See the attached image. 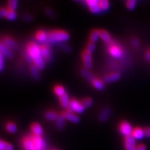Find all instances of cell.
Returning a JSON list of instances; mask_svg holds the SVG:
<instances>
[{
	"label": "cell",
	"instance_id": "obj_21",
	"mask_svg": "<svg viewBox=\"0 0 150 150\" xmlns=\"http://www.w3.org/2000/svg\"><path fill=\"white\" fill-rule=\"evenodd\" d=\"M100 38V30H93L90 35V42H92V43H96L99 40Z\"/></svg>",
	"mask_w": 150,
	"mask_h": 150
},
{
	"label": "cell",
	"instance_id": "obj_4",
	"mask_svg": "<svg viewBox=\"0 0 150 150\" xmlns=\"http://www.w3.org/2000/svg\"><path fill=\"white\" fill-rule=\"evenodd\" d=\"M119 130L122 135L126 137L132 134L133 129L131 125L127 121H122L119 125Z\"/></svg>",
	"mask_w": 150,
	"mask_h": 150
},
{
	"label": "cell",
	"instance_id": "obj_41",
	"mask_svg": "<svg viewBox=\"0 0 150 150\" xmlns=\"http://www.w3.org/2000/svg\"><path fill=\"white\" fill-rule=\"evenodd\" d=\"M4 67V56L0 53V71L3 70Z\"/></svg>",
	"mask_w": 150,
	"mask_h": 150
},
{
	"label": "cell",
	"instance_id": "obj_10",
	"mask_svg": "<svg viewBox=\"0 0 150 150\" xmlns=\"http://www.w3.org/2000/svg\"><path fill=\"white\" fill-rule=\"evenodd\" d=\"M63 115L64 116L66 120L71 122L73 123H78L79 121H80V119H79L78 115L74 114V112H70L69 111L64 112L63 113Z\"/></svg>",
	"mask_w": 150,
	"mask_h": 150
},
{
	"label": "cell",
	"instance_id": "obj_7",
	"mask_svg": "<svg viewBox=\"0 0 150 150\" xmlns=\"http://www.w3.org/2000/svg\"><path fill=\"white\" fill-rule=\"evenodd\" d=\"M124 145L125 150H136L137 147L136 145V140L132 135L125 137Z\"/></svg>",
	"mask_w": 150,
	"mask_h": 150
},
{
	"label": "cell",
	"instance_id": "obj_26",
	"mask_svg": "<svg viewBox=\"0 0 150 150\" xmlns=\"http://www.w3.org/2000/svg\"><path fill=\"white\" fill-rule=\"evenodd\" d=\"M81 74L84 78H85L86 79H87V80L90 81L91 82H92L93 79L95 78V77H94L93 74L86 69H82L81 71Z\"/></svg>",
	"mask_w": 150,
	"mask_h": 150
},
{
	"label": "cell",
	"instance_id": "obj_34",
	"mask_svg": "<svg viewBox=\"0 0 150 150\" xmlns=\"http://www.w3.org/2000/svg\"><path fill=\"white\" fill-rule=\"evenodd\" d=\"M95 48H96L95 44L94 43H92V42H90V43L87 45L85 51L87 53L91 54L94 52V51H95Z\"/></svg>",
	"mask_w": 150,
	"mask_h": 150
},
{
	"label": "cell",
	"instance_id": "obj_19",
	"mask_svg": "<svg viewBox=\"0 0 150 150\" xmlns=\"http://www.w3.org/2000/svg\"><path fill=\"white\" fill-rule=\"evenodd\" d=\"M131 135L133 136V137L135 139H138V140L143 139L144 136H145L144 129L140 128H138V127L135 128L134 129H133L132 134Z\"/></svg>",
	"mask_w": 150,
	"mask_h": 150
},
{
	"label": "cell",
	"instance_id": "obj_3",
	"mask_svg": "<svg viewBox=\"0 0 150 150\" xmlns=\"http://www.w3.org/2000/svg\"><path fill=\"white\" fill-rule=\"evenodd\" d=\"M84 108L81 102H79L78 100L76 99H73L70 102V105L68 111L72 112H76L77 114H81L84 111Z\"/></svg>",
	"mask_w": 150,
	"mask_h": 150
},
{
	"label": "cell",
	"instance_id": "obj_44",
	"mask_svg": "<svg viewBox=\"0 0 150 150\" xmlns=\"http://www.w3.org/2000/svg\"><path fill=\"white\" fill-rule=\"evenodd\" d=\"M144 135L146 136V137L150 138V128H144Z\"/></svg>",
	"mask_w": 150,
	"mask_h": 150
},
{
	"label": "cell",
	"instance_id": "obj_40",
	"mask_svg": "<svg viewBox=\"0 0 150 150\" xmlns=\"http://www.w3.org/2000/svg\"><path fill=\"white\" fill-rule=\"evenodd\" d=\"M22 18L24 21L28 22H30L33 20V16L30 15V14H25V15H23Z\"/></svg>",
	"mask_w": 150,
	"mask_h": 150
},
{
	"label": "cell",
	"instance_id": "obj_23",
	"mask_svg": "<svg viewBox=\"0 0 150 150\" xmlns=\"http://www.w3.org/2000/svg\"><path fill=\"white\" fill-rule=\"evenodd\" d=\"M100 38L103 41L106 43H111V36L108 33V32H107L106 30H100Z\"/></svg>",
	"mask_w": 150,
	"mask_h": 150
},
{
	"label": "cell",
	"instance_id": "obj_32",
	"mask_svg": "<svg viewBox=\"0 0 150 150\" xmlns=\"http://www.w3.org/2000/svg\"><path fill=\"white\" fill-rule=\"evenodd\" d=\"M81 104L83 105V106H84V108H88L92 106L93 105V100L92 99H91L90 98H86L83 99L81 101Z\"/></svg>",
	"mask_w": 150,
	"mask_h": 150
},
{
	"label": "cell",
	"instance_id": "obj_46",
	"mask_svg": "<svg viewBox=\"0 0 150 150\" xmlns=\"http://www.w3.org/2000/svg\"><path fill=\"white\" fill-rule=\"evenodd\" d=\"M145 58L148 62H150V50L147 51V53H146V55H145Z\"/></svg>",
	"mask_w": 150,
	"mask_h": 150
},
{
	"label": "cell",
	"instance_id": "obj_6",
	"mask_svg": "<svg viewBox=\"0 0 150 150\" xmlns=\"http://www.w3.org/2000/svg\"><path fill=\"white\" fill-rule=\"evenodd\" d=\"M31 138L33 141L36 150H45L46 149V143L41 137H37V136L33 135L31 136Z\"/></svg>",
	"mask_w": 150,
	"mask_h": 150
},
{
	"label": "cell",
	"instance_id": "obj_11",
	"mask_svg": "<svg viewBox=\"0 0 150 150\" xmlns=\"http://www.w3.org/2000/svg\"><path fill=\"white\" fill-rule=\"evenodd\" d=\"M120 78V74L118 73H112L106 75L103 79V81L106 84L115 83L118 81Z\"/></svg>",
	"mask_w": 150,
	"mask_h": 150
},
{
	"label": "cell",
	"instance_id": "obj_2",
	"mask_svg": "<svg viewBox=\"0 0 150 150\" xmlns=\"http://www.w3.org/2000/svg\"><path fill=\"white\" fill-rule=\"evenodd\" d=\"M26 58L31 62L42 58L40 51V46L33 42L29 43L27 46L26 49Z\"/></svg>",
	"mask_w": 150,
	"mask_h": 150
},
{
	"label": "cell",
	"instance_id": "obj_16",
	"mask_svg": "<svg viewBox=\"0 0 150 150\" xmlns=\"http://www.w3.org/2000/svg\"><path fill=\"white\" fill-rule=\"evenodd\" d=\"M111 110L109 108H106L104 110H103L100 114L99 116V120L101 122H105L108 120L109 119V118L111 116Z\"/></svg>",
	"mask_w": 150,
	"mask_h": 150
},
{
	"label": "cell",
	"instance_id": "obj_30",
	"mask_svg": "<svg viewBox=\"0 0 150 150\" xmlns=\"http://www.w3.org/2000/svg\"><path fill=\"white\" fill-rule=\"evenodd\" d=\"M6 129L8 132L10 133H15L17 131V126L12 122L8 123L6 125Z\"/></svg>",
	"mask_w": 150,
	"mask_h": 150
},
{
	"label": "cell",
	"instance_id": "obj_8",
	"mask_svg": "<svg viewBox=\"0 0 150 150\" xmlns=\"http://www.w3.org/2000/svg\"><path fill=\"white\" fill-rule=\"evenodd\" d=\"M109 52L110 54L115 58H120L123 55V51L118 45L111 44L109 48Z\"/></svg>",
	"mask_w": 150,
	"mask_h": 150
},
{
	"label": "cell",
	"instance_id": "obj_17",
	"mask_svg": "<svg viewBox=\"0 0 150 150\" xmlns=\"http://www.w3.org/2000/svg\"><path fill=\"white\" fill-rule=\"evenodd\" d=\"M59 100L60 105H62V106L63 108H67V109L69 108L71 100H70L69 97L68 95V94L66 93L64 95L60 96L59 98Z\"/></svg>",
	"mask_w": 150,
	"mask_h": 150
},
{
	"label": "cell",
	"instance_id": "obj_18",
	"mask_svg": "<svg viewBox=\"0 0 150 150\" xmlns=\"http://www.w3.org/2000/svg\"><path fill=\"white\" fill-rule=\"evenodd\" d=\"M35 37L36 39L40 43H45L46 41H48V33L44 31L40 30L36 33Z\"/></svg>",
	"mask_w": 150,
	"mask_h": 150
},
{
	"label": "cell",
	"instance_id": "obj_39",
	"mask_svg": "<svg viewBox=\"0 0 150 150\" xmlns=\"http://www.w3.org/2000/svg\"><path fill=\"white\" fill-rule=\"evenodd\" d=\"M9 9L5 8H0V18H6Z\"/></svg>",
	"mask_w": 150,
	"mask_h": 150
},
{
	"label": "cell",
	"instance_id": "obj_28",
	"mask_svg": "<svg viewBox=\"0 0 150 150\" xmlns=\"http://www.w3.org/2000/svg\"><path fill=\"white\" fill-rule=\"evenodd\" d=\"M18 7V0H8V9L11 11H16Z\"/></svg>",
	"mask_w": 150,
	"mask_h": 150
},
{
	"label": "cell",
	"instance_id": "obj_33",
	"mask_svg": "<svg viewBox=\"0 0 150 150\" xmlns=\"http://www.w3.org/2000/svg\"><path fill=\"white\" fill-rule=\"evenodd\" d=\"M6 18L7 19V20H8L9 21L15 20L17 18V13L15 11L9 10Z\"/></svg>",
	"mask_w": 150,
	"mask_h": 150
},
{
	"label": "cell",
	"instance_id": "obj_45",
	"mask_svg": "<svg viewBox=\"0 0 150 150\" xmlns=\"http://www.w3.org/2000/svg\"><path fill=\"white\" fill-rule=\"evenodd\" d=\"M132 45L135 47V48H137L139 45V41L137 39H133L132 40Z\"/></svg>",
	"mask_w": 150,
	"mask_h": 150
},
{
	"label": "cell",
	"instance_id": "obj_43",
	"mask_svg": "<svg viewBox=\"0 0 150 150\" xmlns=\"http://www.w3.org/2000/svg\"><path fill=\"white\" fill-rule=\"evenodd\" d=\"M136 150H146V148L144 144H140L138 145Z\"/></svg>",
	"mask_w": 150,
	"mask_h": 150
},
{
	"label": "cell",
	"instance_id": "obj_27",
	"mask_svg": "<svg viewBox=\"0 0 150 150\" xmlns=\"http://www.w3.org/2000/svg\"><path fill=\"white\" fill-rule=\"evenodd\" d=\"M0 150H14V147L11 144L0 139Z\"/></svg>",
	"mask_w": 150,
	"mask_h": 150
},
{
	"label": "cell",
	"instance_id": "obj_24",
	"mask_svg": "<svg viewBox=\"0 0 150 150\" xmlns=\"http://www.w3.org/2000/svg\"><path fill=\"white\" fill-rule=\"evenodd\" d=\"M65 120L66 119L63 115H59L57 120L56 121V126L58 129L62 130L64 128Z\"/></svg>",
	"mask_w": 150,
	"mask_h": 150
},
{
	"label": "cell",
	"instance_id": "obj_20",
	"mask_svg": "<svg viewBox=\"0 0 150 150\" xmlns=\"http://www.w3.org/2000/svg\"><path fill=\"white\" fill-rule=\"evenodd\" d=\"M30 73L31 74V76L33 77L35 80H39L41 78V75L39 68L36 67V66L32 65L30 68Z\"/></svg>",
	"mask_w": 150,
	"mask_h": 150
},
{
	"label": "cell",
	"instance_id": "obj_38",
	"mask_svg": "<svg viewBox=\"0 0 150 150\" xmlns=\"http://www.w3.org/2000/svg\"><path fill=\"white\" fill-rule=\"evenodd\" d=\"M85 3L89 8H91L99 4V0H85Z\"/></svg>",
	"mask_w": 150,
	"mask_h": 150
},
{
	"label": "cell",
	"instance_id": "obj_5",
	"mask_svg": "<svg viewBox=\"0 0 150 150\" xmlns=\"http://www.w3.org/2000/svg\"><path fill=\"white\" fill-rule=\"evenodd\" d=\"M40 51L42 58L44 59L45 62H50L51 59V50L48 45H41L40 46Z\"/></svg>",
	"mask_w": 150,
	"mask_h": 150
},
{
	"label": "cell",
	"instance_id": "obj_9",
	"mask_svg": "<svg viewBox=\"0 0 150 150\" xmlns=\"http://www.w3.org/2000/svg\"><path fill=\"white\" fill-rule=\"evenodd\" d=\"M82 59L85 68L88 70L91 69L93 67V59L91 54L84 51L82 53Z\"/></svg>",
	"mask_w": 150,
	"mask_h": 150
},
{
	"label": "cell",
	"instance_id": "obj_1",
	"mask_svg": "<svg viewBox=\"0 0 150 150\" xmlns=\"http://www.w3.org/2000/svg\"><path fill=\"white\" fill-rule=\"evenodd\" d=\"M69 35L63 30H53L48 33V41L50 44L64 43L69 40Z\"/></svg>",
	"mask_w": 150,
	"mask_h": 150
},
{
	"label": "cell",
	"instance_id": "obj_47",
	"mask_svg": "<svg viewBox=\"0 0 150 150\" xmlns=\"http://www.w3.org/2000/svg\"><path fill=\"white\" fill-rule=\"evenodd\" d=\"M75 1H81V0H75Z\"/></svg>",
	"mask_w": 150,
	"mask_h": 150
},
{
	"label": "cell",
	"instance_id": "obj_15",
	"mask_svg": "<svg viewBox=\"0 0 150 150\" xmlns=\"http://www.w3.org/2000/svg\"><path fill=\"white\" fill-rule=\"evenodd\" d=\"M3 43L10 50H15L17 48V44L12 38L6 36L4 38Z\"/></svg>",
	"mask_w": 150,
	"mask_h": 150
},
{
	"label": "cell",
	"instance_id": "obj_22",
	"mask_svg": "<svg viewBox=\"0 0 150 150\" xmlns=\"http://www.w3.org/2000/svg\"><path fill=\"white\" fill-rule=\"evenodd\" d=\"M93 87L96 88L98 90H103L105 88V84L103 81L99 79L95 78L91 82Z\"/></svg>",
	"mask_w": 150,
	"mask_h": 150
},
{
	"label": "cell",
	"instance_id": "obj_31",
	"mask_svg": "<svg viewBox=\"0 0 150 150\" xmlns=\"http://www.w3.org/2000/svg\"><path fill=\"white\" fill-rule=\"evenodd\" d=\"M99 4L103 11H106L110 9V3L108 0H100Z\"/></svg>",
	"mask_w": 150,
	"mask_h": 150
},
{
	"label": "cell",
	"instance_id": "obj_48",
	"mask_svg": "<svg viewBox=\"0 0 150 150\" xmlns=\"http://www.w3.org/2000/svg\"><path fill=\"white\" fill-rule=\"evenodd\" d=\"M99 1H100V0H99Z\"/></svg>",
	"mask_w": 150,
	"mask_h": 150
},
{
	"label": "cell",
	"instance_id": "obj_14",
	"mask_svg": "<svg viewBox=\"0 0 150 150\" xmlns=\"http://www.w3.org/2000/svg\"><path fill=\"white\" fill-rule=\"evenodd\" d=\"M31 129L33 135L37 136V137H41L43 134V129L42 126L37 123H35L31 125Z\"/></svg>",
	"mask_w": 150,
	"mask_h": 150
},
{
	"label": "cell",
	"instance_id": "obj_35",
	"mask_svg": "<svg viewBox=\"0 0 150 150\" xmlns=\"http://www.w3.org/2000/svg\"><path fill=\"white\" fill-rule=\"evenodd\" d=\"M90 11L93 13V14H95V15H98V14H100L103 11H102V9L100 7V4H98L97 5L94 6L93 7L90 8Z\"/></svg>",
	"mask_w": 150,
	"mask_h": 150
},
{
	"label": "cell",
	"instance_id": "obj_36",
	"mask_svg": "<svg viewBox=\"0 0 150 150\" xmlns=\"http://www.w3.org/2000/svg\"><path fill=\"white\" fill-rule=\"evenodd\" d=\"M137 5V0H127L126 1V7L129 10H133Z\"/></svg>",
	"mask_w": 150,
	"mask_h": 150
},
{
	"label": "cell",
	"instance_id": "obj_25",
	"mask_svg": "<svg viewBox=\"0 0 150 150\" xmlns=\"http://www.w3.org/2000/svg\"><path fill=\"white\" fill-rule=\"evenodd\" d=\"M45 118L49 121H56L58 118L59 115L57 112L53 111H48L45 112Z\"/></svg>",
	"mask_w": 150,
	"mask_h": 150
},
{
	"label": "cell",
	"instance_id": "obj_29",
	"mask_svg": "<svg viewBox=\"0 0 150 150\" xmlns=\"http://www.w3.org/2000/svg\"><path fill=\"white\" fill-rule=\"evenodd\" d=\"M54 92L59 98L66 94L65 89L61 85H57L54 88Z\"/></svg>",
	"mask_w": 150,
	"mask_h": 150
},
{
	"label": "cell",
	"instance_id": "obj_12",
	"mask_svg": "<svg viewBox=\"0 0 150 150\" xmlns=\"http://www.w3.org/2000/svg\"><path fill=\"white\" fill-rule=\"evenodd\" d=\"M23 146L25 150H36L31 137H27L23 139Z\"/></svg>",
	"mask_w": 150,
	"mask_h": 150
},
{
	"label": "cell",
	"instance_id": "obj_42",
	"mask_svg": "<svg viewBox=\"0 0 150 150\" xmlns=\"http://www.w3.org/2000/svg\"><path fill=\"white\" fill-rule=\"evenodd\" d=\"M45 12H46V15H48V16H50V18H54L55 16H55V14H54V13L53 12V11L52 10V9H49V8H47L46 9Z\"/></svg>",
	"mask_w": 150,
	"mask_h": 150
},
{
	"label": "cell",
	"instance_id": "obj_37",
	"mask_svg": "<svg viewBox=\"0 0 150 150\" xmlns=\"http://www.w3.org/2000/svg\"><path fill=\"white\" fill-rule=\"evenodd\" d=\"M58 46L61 49H62L63 51H65V52H67V53L71 52L72 49L71 48V46H69L67 44H65V43H62V44H59Z\"/></svg>",
	"mask_w": 150,
	"mask_h": 150
},
{
	"label": "cell",
	"instance_id": "obj_13",
	"mask_svg": "<svg viewBox=\"0 0 150 150\" xmlns=\"http://www.w3.org/2000/svg\"><path fill=\"white\" fill-rule=\"evenodd\" d=\"M0 53H1L4 57L8 58H13V54L11 50L4 45L3 43L0 42Z\"/></svg>",
	"mask_w": 150,
	"mask_h": 150
}]
</instances>
